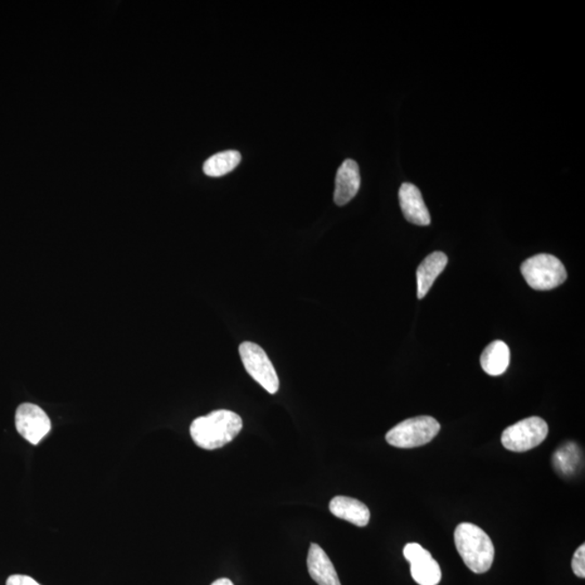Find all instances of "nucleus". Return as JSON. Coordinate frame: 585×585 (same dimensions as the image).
<instances>
[{"instance_id":"obj_1","label":"nucleus","mask_w":585,"mask_h":585,"mask_svg":"<svg viewBox=\"0 0 585 585\" xmlns=\"http://www.w3.org/2000/svg\"><path fill=\"white\" fill-rule=\"evenodd\" d=\"M242 428L240 416L229 410H217L195 418L190 426V433L198 447L205 450H216L231 442Z\"/></svg>"},{"instance_id":"obj_2","label":"nucleus","mask_w":585,"mask_h":585,"mask_svg":"<svg viewBox=\"0 0 585 585\" xmlns=\"http://www.w3.org/2000/svg\"><path fill=\"white\" fill-rule=\"evenodd\" d=\"M455 543L458 554L468 568L475 573H485L495 560V545L489 535L480 526L462 523L455 531Z\"/></svg>"},{"instance_id":"obj_3","label":"nucleus","mask_w":585,"mask_h":585,"mask_svg":"<svg viewBox=\"0 0 585 585\" xmlns=\"http://www.w3.org/2000/svg\"><path fill=\"white\" fill-rule=\"evenodd\" d=\"M525 280L536 291L555 289L567 280V271L558 257L539 254L528 258L520 267Z\"/></svg>"},{"instance_id":"obj_4","label":"nucleus","mask_w":585,"mask_h":585,"mask_svg":"<svg viewBox=\"0 0 585 585\" xmlns=\"http://www.w3.org/2000/svg\"><path fill=\"white\" fill-rule=\"evenodd\" d=\"M441 432V424L432 417H417L406 419L390 429L386 441L390 446L411 448L427 445Z\"/></svg>"},{"instance_id":"obj_5","label":"nucleus","mask_w":585,"mask_h":585,"mask_svg":"<svg viewBox=\"0 0 585 585\" xmlns=\"http://www.w3.org/2000/svg\"><path fill=\"white\" fill-rule=\"evenodd\" d=\"M549 426L543 418L531 417L507 427L502 433V445L507 450L526 452L533 450L548 437Z\"/></svg>"},{"instance_id":"obj_6","label":"nucleus","mask_w":585,"mask_h":585,"mask_svg":"<svg viewBox=\"0 0 585 585\" xmlns=\"http://www.w3.org/2000/svg\"><path fill=\"white\" fill-rule=\"evenodd\" d=\"M246 372L268 393L275 394L280 387L279 377L275 367L260 345L244 341L238 347Z\"/></svg>"},{"instance_id":"obj_7","label":"nucleus","mask_w":585,"mask_h":585,"mask_svg":"<svg viewBox=\"0 0 585 585\" xmlns=\"http://www.w3.org/2000/svg\"><path fill=\"white\" fill-rule=\"evenodd\" d=\"M16 427L20 435L36 446L51 432V422L41 407L23 403L17 409Z\"/></svg>"},{"instance_id":"obj_8","label":"nucleus","mask_w":585,"mask_h":585,"mask_svg":"<svg viewBox=\"0 0 585 585\" xmlns=\"http://www.w3.org/2000/svg\"><path fill=\"white\" fill-rule=\"evenodd\" d=\"M399 202L403 216L409 222L417 226L431 224V214L417 185L410 183H402L399 190Z\"/></svg>"},{"instance_id":"obj_9","label":"nucleus","mask_w":585,"mask_h":585,"mask_svg":"<svg viewBox=\"0 0 585 585\" xmlns=\"http://www.w3.org/2000/svg\"><path fill=\"white\" fill-rule=\"evenodd\" d=\"M361 184L360 170L354 160H346L336 174L334 202L339 207L349 203L357 195Z\"/></svg>"},{"instance_id":"obj_10","label":"nucleus","mask_w":585,"mask_h":585,"mask_svg":"<svg viewBox=\"0 0 585 585\" xmlns=\"http://www.w3.org/2000/svg\"><path fill=\"white\" fill-rule=\"evenodd\" d=\"M307 567L310 577L319 585H341L333 563L318 544H310Z\"/></svg>"},{"instance_id":"obj_11","label":"nucleus","mask_w":585,"mask_h":585,"mask_svg":"<svg viewBox=\"0 0 585 585\" xmlns=\"http://www.w3.org/2000/svg\"><path fill=\"white\" fill-rule=\"evenodd\" d=\"M330 511L338 519L349 521L358 526H365L370 521L368 506L353 497L339 495L330 502Z\"/></svg>"},{"instance_id":"obj_12","label":"nucleus","mask_w":585,"mask_h":585,"mask_svg":"<svg viewBox=\"0 0 585 585\" xmlns=\"http://www.w3.org/2000/svg\"><path fill=\"white\" fill-rule=\"evenodd\" d=\"M448 257L445 253L433 252L424 260L417 270V297L424 299L441 273L445 270Z\"/></svg>"},{"instance_id":"obj_13","label":"nucleus","mask_w":585,"mask_h":585,"mask_svg":"<svg viewBox=\"0 0 585 585\" xmlns=\"http://www.w3.org/2000/svg\"><path fill=\"white\" fill-rule=\"evenodd\" d=\"M511 353L509 346L504 341H492L486 349L482 351L480 364L482 370L491 377H499L509 368Z\"/></svg>"},{"instance_id":"obj_14","label":"nucleus","mask_w":585,"mask_h":585,"mask_svg":"<svg viewBox=\"0 0 585 585\" xmlns=\"http://www.w3.org/2000/svg\"><path fill=\"white\" fill-rule=\"evenodd\" d=\"M411 575L419 585H437L441 580V566L426 550L417 558L412 560Z\"/></svg>"},{"instance_id":"obj_15","label":"nucleus","mask_w":585,"mask_h":585,"mask_svg":"<svg viewBox=\"0 0 585 585\" xmlns=\"http://www.w3.org/2000/svg\"><path fill=\"white\" fill-rule=\"evenodd\" d=\"M242 156L238 151L230 150L217 153L207 160L203 170L209 177H222V176L231 173L238 164L241 163Z\"/></svg>"},{"instance_id":"obj_16","label":"nucleus","mask_w":585,"mask_h":585,"mask_svg":"<svg viewBox=\"0 0 585 585\" xmlns=\"http://www.w3.org/2000/svg\"><path fill=\"white\" fill-rule=\"evenodd\" d=\"M581 462V451L574 442L565 443L554 453L553 465L564 476L573 475Z\"/></svg>"},{"instance_id":"obj_17","label":"nucleus","mask_w":585,"mask_h":585,"mask_svg":"<svg viewBox=\"0 0 585 585\" xmlns=\"http://www.w3.org/2000/svg\"><path fill=\"white\" fill-rule=\"evenodd\" d=\"M572 567L573 573L579 578H585V546L582 544L575 550L573 555Z\"/></svg>"},{"instance_id":"obj_18","label":"nucleus","mask_w":585,"mask_h":585,"mask_svg":"<svg viewBox=\"0 0 585 585\" xmlns=\"http://www.w3.org/2000/svg\"><path fill=\"white\" fill-rule=\"evenodd\" d=\"M6 585H41L35 580L28 575L13 574L10 575L7 580Z\"/></svg>"},{"instance_id":"obj_19","label":"nucleus","mask_w":585,"mask_h":585,"mask_svg":"<svg viewBox=\"0 0 585 585\" xmlns=\"http://www.w3.org/2000/svg\"><path fill=\"white\" fill-rule=\"evenodd\" d=\"M211 585H234L231 580H229L227 578H222L216 580V581H214Z\"/></svg>"}]
</instances>
